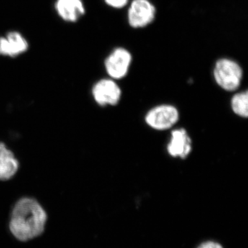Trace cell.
<instances>
[{
  "instance_id": "1",
  "label": "cell",
  "mask_w": 248,
  "mask_h": 248,
  "mask_svg": "<svg viewBox=\"0 0 248 248\" xmlns=\"http://www.w3.org/2000/svg\"><path fill=\"white\" fill-rule=\"evenodd\" d=\"M46 212L35 200L21 199L14 205L9 222L11 236L16 241L27 243L40 238L46 226Z\"/></svg>"
},
{
  "instance_id": "2",
  "label": "cell",
  "mask_w": 248,
  "mask_h": 248,
  "mask_svg": "<svg viewBox=\"0 0 248 248\" xmlns=\"http://www.w3.org/2000/svg\"><path fill=\"white\" fill-rule=\"evenodd\" d=\"M213 77L217 85L228 92L239 89L244 77L242 67L232 59L222 58L215 62Z\"/></svg>"
},
{
  "instance_id": "3",
  "label": "cell",
  "mask_w": 248,
  "mask_h": 248,
  "mask_svg": "<svg viewBox=\"0 0 248 248\" xmlns=\"http://www.w3.org/2000/svg\"><path fill=\"white\" fill-rule=\"evenodd\" d=\"M156 7L150 0H132L129 3L127 19L133 29H143L154 22Z\"/></svg>"
},
{
  "instance_id": "4",
  "label": "cell",
  "mask_w": 248,
  "mask_h": 248,
  "mask_svg": "<svg viewBox=\"0 0 248 248\" xmlns=\"http://www.w3.org/2000/svg\"><path fill=\"white\" fill-rule=\"evenodd\" d=\"M133 62V55L124 47L114 48L104 60V67L111 79H123L128 75Z\"/></svg>"
},
{
  "instance_id": "5",
  "label": "cell",
  "mask_w": 248,
  "mask_h": 248,
  "mask_svg": "<svg viewBox=\"0 0 248 248\" xmlns=\"http://www.w3.org/2000/svg\"><path fill=\"white\" fill-rule=\"evenodd\" d=\"M179 111L171 105H161L151 109L146 116V124L156 130L170 128L177 123Z\"/></svg>"
},
{
  "instance_id": "6",
  "label": "cell",
  "mask_w": 248,
  "mask_h": 248,
  "mask_svg": "<svg viewBox=\"0 0 248 248\" xmlns=\"http://www.w3.org/2000/svg\"><path fill=\"white\" fill-rule=\"evenodd\" d=\"M93 97L99 105H117L122 97V90L115 80L102 79L94 84L92 90Z\"/></svg>"
},
{
  "instance_id": "7",
  "label": "cell",
  "mask_w": 248,
  "mask_h": 248,
  "mask_svg": "<svg viewBox=\"0 0 248 248\" xmlns=\"http://www.w3.org/2000/svg\"><path fill=\"white\" fill-rule=\"evenodd\" d=\"M29 43L22 33L11 31L4 36H0V56L16 58L27 53Z\"/></svg>"
},
{
  "instance_id": "8",
  "label": "cell",
  "mask_w": 248,
  "mask_h": 248,
  "mask_svg": "<svg viewBox=\"0 0 248 248\" xmlns=\"http://www.w3.org/2000/svg\"><path fill=\"white\" fill-rule=\"evenodd\" d=\"M54 7L59 17L68 23L79 22L86 12L83 0H56Z\"/></svg>"
},
{
  "instance_id": "9",
  "label": "cell",
  "mask_w": 248,
  "mask_h": 248,
  "mask_svg": "<svg viewBox=\"0 0 248 248\" xmlns=\"http://www.w3.org/2000/svg\"><path fill=\"white\" fill-rule=\"evenodd\" d=\"M167 151L170 156L181 159H186L190 155L192 151V141L185 129L173 130Z\"/></svg>"
},
{
  "instance_id": "10",
  "label": "cell",
  "mask_w": 248,
  "mask_h": 248,
  "mask_svg": "<svg viewBox=\"0 0 248 248\" xmlns=\"http://www.w3.org/2000/svg\"><path fill=\"white\" fill-rule=\"evenodd\" d=\"M19 164L14 153L0 143V180L11 179L17 172Z\"/></svg>"
},
{
  "instance_id": "11",
  "label": "cell",
  "mask_w": 248,
  "mask_h": 248,
  "mask_svg": "<svg viewBox=\"0 0 248 248\" xmlns=\"http://www.w3.org/2000/svg\"><path fill=\"white\" fill-rule=\"evenodd\" d=\"M232 109L236 115L244 118L248 116V91L235 94L232 98Z\"/></svg>"
},
{
  "instance_id": "12",
  "label": "cell",
  "mask_w": 248,
  "mask_h": 248,
  "mask_svg": "<svg viewBox=\"0 0 248 248\" xmlns=\"http://www.w3.org/2000/svg\"><path fill=\"white\" fill-rule=\"evenodd\" d=\"M105 4L114 9H122L128 6L130 0H104Z\"/></svg>"
},
{
  "instance_id": "13",
  "label": "cell",
  "mask_w": 248,
  "mask_h": 248,
  "mask_svg": "<svg viewBox=\"0 0 248 248\" xmlns=\"http://www.w3.org/2000/svg\"><path fill=\"white\" fill-rule=\"evenodd\" d=\"M197 248H223L221 244L215 241H206L200 245Z\"/></svg>"
}]
</instances>
